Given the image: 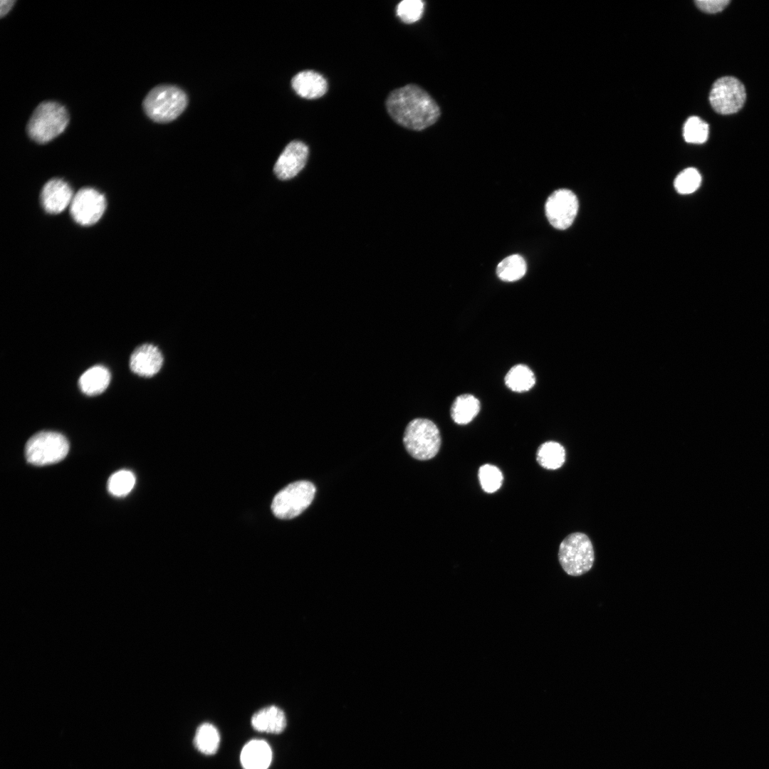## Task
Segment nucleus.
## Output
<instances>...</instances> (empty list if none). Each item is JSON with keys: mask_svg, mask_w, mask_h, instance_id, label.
<instances>
[{"mask_svg": "<svg viewBox=\"0 0 769 769\" xmlns=\"http://www.w3.org/2000/svg\"><path fill=\"white\" fill-rule=\"evenodd\" d=\"M73 191L66 182L59 179L48 181L43 187L41 202L43 209L50 214H59L70 205Z\"/></svg>", "mask_w": 769, "mask_h": 769, "instance_id": "13", "label": "nucleus"}, {"mask_svg": "<svg viewBox=\"0 0 769 769\" xmlns=\"http://www.w3.org/2000/svg\"><path fill=\"white\" fill-rule=\"evenodd\" d=\"M386 108L397 124L417 131L434 124L441 114L439 105L431 96L414 84L392 90L387 98Z\"/></svg>", "mask_w": 769, "mask_h": 769, "instance_id": "1", "label": "nucleus"}, {"mask_svg": "<svg viewBox=\"0 0 769 769\" xmlns=\"http://www.w3.org/2000/svg\"><path fill=\"white\" fill-rule=\"evenodd\" d=\"M163 355L159 349L152 344L137 347L130 359V370L142 377H152L162 368Z\"/></svg>", "mask_w": 769, "mask_h": 769, "instance_id": "12", "label": "nucleus"}, {"mask_svg": "<svg viewBox=\"0 0 769 769\" xmlns=\"http://www.w3.org/2000/svg\"><path fill=\"white\" fill-rule=\"evenodd\" d=\"M397 14L406 23L419 21L424 11V3L420 0H404L397 6Z\"/></svg>", "mask_w": 769, "mask_h": 769, "instance_id": "27", "label": "nucleus"}, {"mask_svg": "<svg viewBox=\"0 0 769 769\" xmlns=\"http://www.w3.org/2000/svg\"><path fill=\"white\" fill-rule=\"evenodd\" d=\"M69 450V443L61 434L43 431L32 436L26 442V461L35 466L53 464L63 460Z\"/></svg>", "mask_w": 769, "mask_h": 769, "instance_id": "6", "label": "nucleus"}, {"mask_svg": "<svg viewBox=\"0 0 769 769\" xmlns=\"http://www.w3.org/2000/svg\"><path fill=\"white\" fill-rule=\"evenodd\" d=\"M576 195L567 189H560L548 198L545 211L550 224L555 229L564 230L573 223L578 211Z\"/></svg>", "mask_w": 769, "mask_h": 769, "instance_id": "9", "label": "nucleus"}, {"mask_svg": "<svg viewBox=\"0 0 769 769\" xmlns=\"http://www.w3.org/2000/svg\"><path fill=\"white\" fill-rule=\"evenodd\" d=\"M701 177L699 171L689 167L681 171L674 180L676 190L682 194L694 192L701 185Z\"/></svg>", "mask_w": 769, "mask_h": 769, "instance_id": "26", "label": "nucleus"}, {"mask_svg": "<svg viewBox=\"0 0 769 769\" xmlns=\"http://www.w3.org/2000/svg\"><path fill=\"white\" fill-rule=\"evenodd\" d=\"M68 122V113L64 106L57 102L45 101L34 110L26 131L35 142L47 143L61 134Z\"/></svg>", "mask_w": 769, "mask_h": 769, "instance_id": "2", "label": "nucleus"}, {"mask_svg": "<svg viewBox=\"0 0 769 769\" xmlns=\"http://www.w3.org/2000/svg\"><path fill=\"white\" fill-rule=\"evenodd\" d=\"M251 723L256 731L278 734L286 728V718L283 710L269 706L256 711L251 717Z\"/></svg>", "mask_w": 769, "mask_h": 769, "instance_id": "16", "label": "nucleus"}, {"mask_svg": "<svg viewBox=\"0 0 769 769\" xmlns=\"http://www.w3.org/2000/svg\"><path fill=\"white\" fill-rule=\"evenodd\" d=\"M308 147L301 141L294 140L287 145L278 158L273 171L281 180L295 177L305 167Z\"/></svg>", "mask_w": 769, "mask_h": 769, "instance_id": "11", "label": "nucleus"}, {"mask_svg": "<svg viewBox=\"0 0 769 769\" xmlns=\"http://www.w3.org/2000/svg\"><path fill=\"white\" fill-rule=\"evenodd\" d=\"M187 98L179 88L170 85L152 88L143 100V109L153 121L166 123L176 119L186 108Z\"/></svg>", "mask_w": 769, "mask_h": 769, "instance_id": "3", "label": "nucleus"}, {"mask_svg": "<svg viewBox=\"0 0 769 769\" xmlns=\"http://www.w3.org/2000/svg\"><path fill=\"white\" fill-rule=\"evenodd\" d=\"M105 207V198L101 193L93 188H83L73 196L70 211L75 222L90 226L99 221Z\"/></svg>", "mask_w": 769, "mask_h": 769, "instance_id": "10", "label": "nucleus"}, {"mask_svg": "<svg viewBox=\"0 0 769 769\" xmlns=\"http://www.w3.org/2000/svg\"><path fill=\"white\" fill-rule=\"evenodd\" d=\"M441 436L436 425L425 418H416L409 422L403 436L404 446L414 459L421 461L434 457L441 446Z\"/></svg>", "mask_w": 769, "mask_h": 769, "instance_id": "4", "label": "nucleus"}, {"mask_svg": "<svg viewBox=\"0 0 769 769\" xmlns=\"http://www.w3.org/2000/svg\"><path fill=\"white\" fill-rule=\"evenodd\" d=\"M272 760L271 747L263 740L253 739L243 747L240 760L244 769H267Z\"/></svg>", "mask_w": 769, "mask_h": 769, "instance_id": "15", "label": "nucleus"}, {"mask_svg": "<svg viewBox=\"0 0 769 769\" xmlns=\"http://www.w3.org/2000/svg\"><path fill=\"white\" fill-rule=\"evenodd\" d=\"M527 270L524 258L518 254L511 255L502 260L497 266L498 277L506 282H513L520 279Z\"/></svg>", "mask_w": 769, "mask_h": 769, "instance_id": "22", "label": "nucleus"}, {"mask_svg": "<svg viewBox=\"0 0 769 769\" xmlns=\"http://www.w3.org/2000/svg\"><path fill=\"white\" fill-rule=\"evenodd\" d=\"M730 3L728 0H698L695 1L696 6L701 11L714 14L723 10Z\"/></svg>", "mask_w": 769, "mask_h": 769, "instance_id": "28", "label": "nucleus"}, {"mask_svg": "<svg viewBox=\"0 0 769 769\" xmlns=\"http://www.w3.org/2000/svg\"><path fill=\"white\" fill-rule=\"evenodd\" d=\"M110 373L103 365H95L85 371L79 378L82 392L94 396L103 392L109 385Z\"/></svg>", "mask_w": 769, "mask_h": 769, "instance_id": "17", "label": "nucleus"}, {"mask_svg": "<svg viewBox=\"0 0 769 769\" xmlns=\"http://www.w3.org/2000/svg\"><path fill=\"white\" fill-rule=\"evenodd\" d=\"M220 735L217 728L210 723H203L197 729L193 743L200 753L211 755L219 747Z\"/></svg>", "mask_w": 769, "mask_h": 769, "instance_id": "19", "label": "nucleus"}, {"mask_svg": "<svg viewBox=\"0 0 769 769\" xmlns=\"http://www.w3.org/2000/svg\"><path fill=\"white\" fill-rule=\"evenodd\" d=\"M478 476L482 489L488 493L498 490L503 480L501 470L489 464L482 465L479 468Z\"/></svg>", "mask_w": 769, "mask_h": 769, "instance_id": "25", "label": "nucleus"}, {"mask_svg": "<svg viewBox=\"0 0 769 769\" xmlns=\"http://www.w3.org/2000/svg\"><path fill=\"white\" fill-rule=\"evenodd\" d=\"M291 85L299 96L306 99L319 98L328 90L325 78L319 73L311 70L297 73L292 78Z\"/></svg>", "mask_w": 769, "mask_h": 769, "instance_id": "14", "label": "nucleus"}, {"mask_svg": "<svg viewBox=\"0 0 769 769\" xmlns=\"http://www.w3.org/2000/svg\"><path fill=\"white\" fill-rule=\"evenodd\" d=\"M506 385L512 391L523 392L531 389L535 383L532 370L525 365L511 367L505 377Z\"/></svg>", "mask_w": 769, "mask_h": 769, "instance_id": "21", "label": "nucleus"}, {"mask_svg": "<svg viewBox=\"0 0 769 769\" xmlns=\"http://www.w3.org/2000/svg\"><path fill=\"white\" fill-rule=\"evenodd\" d=\"M15 2H16V1H14V0H1V9H0L1 17H3L4 15H6L11 10V9L12 8V6H14Z\"/></svg>", "mask_w": 769, "mask_h": 769, "instance_id": "29", "label": "nucleus"}, {"mask_svg": "<svg viewBox=\"0 0 769 769\" xmlns=\"http://www.w3.org/2000/svg\"><path fill=\"white\" fill-rule=\"evenodd\" d=\"M536 459L542 467L549 470H555L564 464L565 451L564 447L558 442L546 441L538 447Z\"/></svg>", "mask_w": 769, "mask_h": 769, "instance_id": "20", "label": "nucleus"}, {"mask_svg": "<svg viewBox=\"0 0 769 769\" xmlns=\"http://www.w3.org/2000/svg\"><path fill=\"white\" fill-rule=\"evenodd\" d=\"M746 98L743 84L733 76L717 79L709 93V102L713 109L723 115L737 113L743 106Z\"/></svg>", "mask_w": 769, "mask_h": 769, "instance_id": "8", "label": "nucleus"}, {"mask_svg": "<svg viewBox=\"0 0 769 769\" xmlns=\"http://www.w3.org/2000/svg\"><path fill=\"white\" fill-rule=\"evenodd\" d=\"M135 483V477L133 473L122 469L110 476L108 481V489L115 496H124L131 491Z\"/></svg>", "mask_w": 769, "mask_h": 769, "instance_id": "23", "label": "nucleus"}, {"mask_svg": "<svg viewBox=\"0 0 769 769\" xmlns=\"http://www.w3.org/2000/svg\"><path fill=\"white\" fill-rule=\"evenodd\" d=\"M479 410V400L472 394H464L458 396L452 403L451 416L455 423L464 425L471 422Z\"/></svg>", "mask_w": 769, "mask_h": 769, "instance_id": "18", "label": "nucleus"}, {"mask_svg": "<svg viewBox=\"0 0 769 769\" xmlns=\"http://www.w3.org/2000/svg\"><path fill=\"white\" fill-rule=\"evenodd\" d=\"M558 560L568 575L577 577L590 571L595 561V553L589 537L580 532L568 535L560 544Z\"/></svg>", "mask_w": 769, "mask_h": 769, "instance_id": "5", "label": "nucleus"}, {"mask_svg": "<svg viewBox=\"0 0 769 769\" xmlns=\"http://www.w3.org/2000/svg\"><path fill=\"white\" fill-rule=\"evenodd\" d=\"M316 488L308 481L288 484L274 497L271 511L280 519H291L302 513L312 503Z\"/></svg>", "mask_w": 769, "mask_h": 769, "instance_id": "7", "label": "nucleus"}, {"mask_svg": "<svg viewBox=\"0 0 769 769\" xmlns=\"http://www.w3.org/2000/svg\"><path fill=\"white\" fill-rule=\"evenodd\" d=\"M684 140L689 143L702 144L708 136V125L697 116L687 119L683 128Z\"/></svg>", "mask_w": 769, "mask_h": 769, "instance_id": "24", "label": "nucleus"}]
</instances>
